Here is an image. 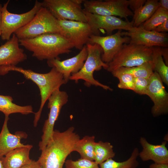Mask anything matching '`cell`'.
<instances>
[{
  "label": "cell",
  "instance_id": "6da1fadb",
  "mask_svg": "<svg viewBox=\"0 0 168 168\" xmlns=\"http://www.w3.org/2000/svg\"><path fill=\"white\" fill-rule=\"evenodd\" d=\"M74 130L71 126L63 132L54 130L37 160L42 168H63L67 157L74 152L75 145L80 139Z\"/></svg>",
  "mask_w": 168,
  "mask_h": 168
},
{
  "label": "cell",
  "instance_id": "7a4b0ae2",
  "mask_svg": "<svg viewBox=\"0 0 168 168\" xmlns=\"http://www.w3.org/2000/svg\"><path fill=\"white\" fill-rule=\"evenodd\" d=\"M10 71H15L22 74L26 79L35 83L39 89L41 96L40 105L38 111L35 113L33 121L34 126L36 127L46 102L54 91L60 89L62 85L67 82L64 80L63 75L54 68H52L47 73H41L16 66H0V75H5Z\"/></svg>",
  "mask_w": 168,
  "mask_h": 168
},
{
  "label": "cell",
  "instance_id": "3957f363",
  "mask_svg": "<svg viewBox=\"0 0 168 168\" xmlns=\"http://www.w3.org/2000/svg\"><path fill=\"white\" fill-rule=\"evenodd\" d=\"M20 45L32 53V56L40 60L47 61L68 54L73 46L59 33H48L29 39L19 40Z\"/></svg>",
  "mask_w": 168,
  "mask_h": 168
},
{
  "label": "cell",
  "instance_id": "277c9868",
  "mask_svg": "<svg viewBox=\"0 0 168 168\" xmlns=\"http://www.w3.org/2000/svg\"><path fill=\"white\" fill-rule=\"evenodd\" d=\"M86 45L88 51L87 58L81 69L77 72L72 74L69 80L74 81L75 83H77L79 80H82L84 81V85L86 87L94 86L112 91V88L100 83L93 77L95 71H99L102 68L106 70L108 67L107 63L102 60V49L96 44L88 43Z\"/></svg>",
  "mask_w": 168,
  "mask_h": 168
},
{
  "label": "cell",
  "instance_id": "5b68a950",
  "mask_svg": "<svg viewBox=\"0 0 168 168\" xmlns=\"http://www.w3.org/2000/svg\"><path fill=\"white\" fill-rule=\"evenodd\" d=\"M152 47L129 43L124 44L106 70L111 72L121 67H133L152 61Z\"/></svg>",
  "mask_w": 168,
  "mask_h": 168
},
{
  "label": "cell",
  "instance_id": "8992f818",
  "mask_svg": "<svg viewBox=\"0 0 168 168\" xmlns=\"http://www.w3.org/2000/svg\"><path fill=\"white\" fill-rule=\"evenodd\" d=\"M48 33H60L58 20L42 7L32 19L14 33L19 40L34 38Z\"/></svg>",
  "mask_w": 168,
  "mask_h": 168
},
{
  "label": "cell",
  "instance_id": "52a82bcc",
  "mask_svg": "<svg viewBox=\"0 0 168 168\" xmlns=\"http://www.w3.org/2000/svg\"><path fill=\"white\" fill-rule=\"evenodd\" d=\"M10 0L4 3L2 9L1 34L3 40H9L11 35L28 23L37 12L43 7L42 2L36 0L33 8L30 11L21 14L13 13L7 10Z\"/></svg>",
  "mask_w": 168,
  "mask_h": 168
},
{
  "label": "cell",
  "instance_id": "ba28073f",
  "mask_svg": "<svg viewBox=\"0 0 168 168\" xmlns=\"http://www.w3.org/2000/svg\"><path fill=\"white\" fill-rule=\"evenodd\" d=\"M82 0H44L43 6L47 8L58 20L87 22Z\"/></svg>",
  "mask_w": 168,
  "mask_h": 168
},
{
  "label": "cell",
  "instance_id": "9c48e42d",
  "mask_svg": "<svg viewBox=\"0 0 168 168\" xmlns=\"http://www.w3.org/2000/svg\"><path fill=\"white\" fill-rule=\"evenodd\" d=\"M68 96L66 92L60 89L54 91L48 99V107L49 111L48 119L43 128V134L39 144V150L41 151L52 138L54 125L63 105L68 101Z\"/></svg>",
  "mask_w": 168,
  "mask_h": 168
},
{
  "label": "cell",
  "instance_id": "30bf717a",
  "mask_svg": "<svg viewBox=\"0 0 168 168\" xmlns=\"http://www.w3.org/2000/svg\"><path fill=\"white\" fill-rule=\"evenodd\" d=\"M85 11L104 16H119L127 18L133 13L128 8V0H83Z\"/></svg>",
  "mask_w": 168,
  "mask_h": 168
},
{
  "label": "cell",
  "instance_id": "8fae6325",
  "mask_svg": "<svg viewBox=\"0 0 168 168\" xmlns=\"http://www.w3.org/2000/svg\"><path fill=\"white\" fill-rule=\"evenodd\" d=\"M58 22L60 34L76 49L81 50L93 35L87 22L65 20H58Z\"/></svg>",
  "mask_w": 168,
  "mask_h": 168
},
{
  "label": "cell",
  "instance_id": "7c38bea8",
  "mask_svg": "<svg viewBox=\"0 0 168 168\" xmlns=\"http://www.w3.org/2000/svg\"><path fill=\"white\" fill-rule=\"evenodd\" d=\"M85 13L87 22L94 35H100L101 30H104L108 35H110L116 30L130 31L134 28L133 21L129 22L115 16H101L85 11Z\"/></svg>",
  "mask_w": 168,
  "mask_h": 168
},
{
  "label": "cell",
  "instance_id": "4fadbf2b",
  "mask_svg": "<svg viewBox=\"0 0 168 168\" xmlns=\"http://www.w3.org/2000/svg\"><path fill=\"white\" fill-rule=\"evenodd\" d=\"M121 32V30H118L114 34L105 36L92 35L88 43L96 44L101 47L103 50L102 60L104 63H108L112 61L124 44L130 42V38L123 37Z\"/></svg>",
  "mask_w": 168,
  "mask_h": 168
},
{
  "label": "cell",
  "instance_id": "5bb4252c",
  "mask_svg": "<svg viewBox=\"0 0 168 168\" xmlns=\"http://www.w3.org/2000/svg\"><path fill=\"white\" fill-rule=\"evenodd\" d=\"M152 101L151 113L154 117L166 114L168 112V93L158 74L154 72L150 77L146 93Z\"/></svg>",
  "mask_w": 168,
  "mask_h": 168
},
{
  "label": "cell",
  "instance_id": "9a60e30c",
  "mask_svg": "<svg viewBox=\"0 0 168 168\" xmlns=\"http://www.w3.org/2000/svg\"><path fill=\"white\" fill-rule=\"evenodd\" d=\"M122 36L130 38L129 43L148 47H168V35L166 33H159L154 30L144 29L142 25L134 27L130 31L122 32Z\"/></svg>",
  "mask_w": 168,
  "mask_h": 168
},
{
  "label": "cell",
  "instance_id": "2e32d148",
  "mask_svg": "<svg viewBox=\"0 0 168 168\" xmlns=\"http://www.w3.org/2000/svg\"><path fill=\"white\" fill-rule=\"evenodd\" d=\"M88 54L86 46L84 45L76 55L68 59L61 60L59 57L47 61L48 66L55 68L63 76L68 82L71 75L77 72L82 68Z\"/></svg>",
  "mask_w": 168,
  "mask_h": 168
},
{
  "label": "cell",
  "instance_id": "e0dca14e",
  "mask_svg": "<svg viewBox=\"0 0 168 168\" xmlns=\"http://www.w3.org/2000/svg\"><path fill=\"white\" fill-rule=\"evenodd\" d=\"M20 45L19 40L14 33L9 40L0 46V66H16L26 59L27 55Z\"/></svg>",
  "mask_w": 168,
  "mask_h": 168
},
{
  "label": "cell",
  "instance_id": "ac0fdd59",
  "mask_svg": "<svg viewBox=\"0 0 168 168\" xmlns=\"http://www.w3.org/2000/svg\"><path fill=\"white\" fill-rule=\"evenodd\" d=\"M139 142L142 149L139 152L138 156L142 161L151 160L156 163L168 164V150L166 146L167 141H163L160 144L154 145L141 137Z\"/></svg>",
  "mask_w": 168,
  "mask_h": 168
},
{
  "label": "cell",
  "instance_id": "d6986e66",
  "mask_svg": "<svg viewBox=\"0 0 168 168\" xmlns=\"http://www.w3.org/2000/svg\"><path fill=\"white\" fill-rule=\"evenodd\" d=\"M9 116H5L0 133V159L11 151L18 147L24 146L21 139L26 138L27 134L23 132H17L14 134L10 132L7 127Z\"/></svg>",
  "mask_w": 168,
  "mask_h": 168
},
{
  "label": "cell",
  "instance_id": "ffe728a7",
  "mask_svg": "<svg viewBox=\"0 0 168 168\" xmlns=\"http://www.w3.org/2000/svg\"><path fill=\"white\" fill-rule=\"evenodd\" d=\"M31 145L15 148L0 159L4 168H21L30 163L32 159L29 157Z\"/></svg>",
  "mask_w": 168,
  "mask_h": 168
},
{
  "label": "cell",
  "instance_id": "44dd1931",
  "mask_svg": "<svg viewBox=\"0 0 168 168\" xmlns=\"http://www.w3.org/2000/svg\"><path fill=\"white\" fill-rule=\"evenodd\" d=\"M12 97L9 96L0 95V111L5 116L11 114L19 113L24 115L34 113L31 105L20 106L13 102Z\"/></svg>",
  "mask_w": 168,
  "mask_h": 168
},
{
  "label": "cell",
  "instance_id": "7402d4cb",
  "mask_svg": "<svg viewBox=\"0 0 168 168\" xmlns=\"http://www.w3.org/2000/svg\"><path fill=\"white\" fill-rule=\"evenodd\" d=\"M159 1L146 0L144 4L138 11L133 13V26L137 27L148 19L159 7Z\"/></svg>",
  "mask_w": 168,
  "mask_h": 168
},
{
  "label": "cell",
  "instance_id": "603a6c76",
  "mask_svg": "<svg viewBox=\"0 0 168 168\" xmlns=\"http://www.w3.org/2000/svg\"><path fill=\"white\" fill-rule=\"evenodd\" d=\"M95 137L86 135L79 139L76 143L74 152H77L81 158L94 161V147Z\"/></svg>",
  "mask_w": 168,
  "mask_h": 168
},
{
  "label": "cell",
  "instance_id": "cb8c5ba5",
  "mask_svg": "<svg viewBox=\"0 0 168 168\" xmlns=\"http://www.w3.org/2000/svg\"><path fill=\"white\" fill-rule=\"evenodd\" d=\"M152 62L153 70L160 76L163 82L168 86V66L165 64L162 56L161 47H152Z\"/></svg>",
  "mask_w": 168,
  "mask_h": 168
},
{
  "label": "cell",
  "instance_id": "d4e9b609",
  "mask_svg": "<svg viewBox=\"0 0 168 168\" xmlns=\"http://www.w3.org/2000/svg\"><path fill=\"white\" fill-rule=\"evenodd\" d=\"M139 153L138 148L135 147L127 160L118 162L110 159L100 164L99 166L100 168H137L139 164L137 160Z\"/></svg>",
  "mask_w": 168,
  "mask_h": 168
},
{
  "label": "cell",
  "instance_id": "484cf974",
  "mask_svg": "<svg viewBox=\"0 0 168 168\" xmlns=\"http://www.w3.org/2000/svg\"><path fill=\"white\" fill-rule=\"evenodd\" d=\"M113 146L109 142L100 141L96 142L94 147V161L99 165L106 161L113 158L115 153Z\"/></svg>",
  "mask_w": 168,
  "mask_h": 168
},
{
  "label": "cell",
  "instance_id": "4316f807",
  "mask_svg": "<svg viewBox=\"0 0 168 168\" xmlns=\"http://www.w3.org/2000/svg\"><path fill=\"white\" fill-rule=\"evenodd\" d=\"M116 70L122 72L130 74L134 77L150 78L154 72L153 65L152 61L146 62L138 66L133 67H121Z\"/></svg>",
  "mask_w": 168,
  "mask_h": 168
},
{
  "label": "cell",
  "instance_id": "83f0119b",
  "mask_svg": "<svg viewBox=\"0 0 168 168\" xmlns=\"http://www.w3.org/2000/svg\"><path fill=\"white\" fill-rule=\"evenodd\" d=\"M168 19V11L159 7L152 16L141 25L144 29L152 30Z\"/></svg>",
  "mask_w": 168,
  "mask_h": 168
},
{
  "label": "cell",
  "instance_id": "f1b7e54d",
  "mask_svg": "<svg viewBox=\"0 0 168 168\" xmlns=\"http://www.w3.org/2000/svg\"><path fill=\"white\" fill-rule=\"evenodd\" d=\"M112 75L119 79L118 88L133 91L134 87V77L131 74L115 70L111 72Z\"/></svg>",
  "mask_w": 168,
  "mask_h": 168
},
{
  "label": "cell",
  "instance_id": "f546056e",
  "mask_svg": "<svg viewBox=\"0 0 168 168\" xmlns=\"http://www.w3.org/2000/svg\"><path fill=\"white\" fill-rule=\"evenodd\" d=\"M64 164L66 168H100L95 161L81 158L76 161L67 160Z\"/></svg>",
  "mask_w": 168,
  "mask_h": 168
},
{
  "label": "cell",
  "instance_id": "4dcf8cb0",
  "mask_svg": "<svg viewBox=\"0 0 168 168\" xmlns=\"http://www.w3.org/2000/svg\"><path fill=\"white\" fill-rule=\"evenodd\" d=\"M150 82V78L134 77L133 91L138 94L146 95Z\"/></svg>",
  "mask_w": 168,
  "mask_h": 168
},
{
  "label": "cell",
  "instance_id": "1f68e13d",
  "mask_svg": "<svg viewBox=\"0 0 168 168\" xmlns=\"http://www.w3.org/2000/svg\"><path fill=\"white\" fill-rule=\"evenodd\" d=\"M146 1V0H129L128 7L133 11V13L140 9Z\"/></svg>",
  "mask_w": 168,
  "mask_h": 168
},
{
  "label": "cell",
  "instance_id": "d6a6232c",
  "mask_svg": "<svg viewBox=\"0 0 168 168\" xmlns=\"http://www.w3.org/2000/svg\"><path fill=\"white\" fill-rule=\"evenodd\" d=\"M153 30L159 33H166L168 31V19L159 25Z\"/></svg>",
  "mask_w": 168,
  "mask_h": 168
},
{
  "label": "cell",
  "instance_id": "836d02e7",
  "mask_svg": "<svg viewBox=\"0 0 168 168\" xmlns=\"http://www.w3.org/2000/svg\"><path fill=\"white\" fill-rule=\"evenodd\" d=\"M21 168H42L39 162L37 161L32 160L31 162Z\"/></svg>",
  "mask_w": 168,
  "mask_h": 168
},
{
  "label": "cell",
  "instance_id": "e575fe53",
  "mask_svg": "<svg viewBox=\"0 0 168 168\" xmlns=\"http://www.w3.org/2000/svg\"><path fill=\"white\" fill-rule=\"evenodd\" d=\"M161 54L166 64L168 66V49L166 47H161Z\"/></svg>",
  "mask_w": 168,
  "mask_h": 168
},
{
  "label": "cell",
  "instance_id": "d590c367",
  "mask_svg": "<svg viewBox=\"0 0 168 168\" xmlns=\"http://www.w3.org/2000/svg\"><path fill=\"white\" fill-rule=\"evenodd\" d=\"M149 168H168V164L152 163L150 164Z\"/></svg>",
  "mask_w": 168,
  "mask_h": 168
},
{
  "label": "cell",
  "instance_id": "8d00e7d4",
  "mask_svg": "<svg viewBox=\"0 0 168 168\" xmlns=\"http://www.w3.org/2000/svg\"><path fill=\"white\" fill-rule=\"evenodd\" d=\"M159 7L168 11V0H160L158 1Z\"/></svg>",
  "mask_w": 168,
  "mask_h": 168
},
{
  "label": "cell",
  "instance_id": "74e56055",
  "mask_svg": "<svg viewBox=\"0 0 168 168\" xmlns=\"http://www.w3.org/2000/svg\"><path fill=\"white\" fill-rule=\"evenodd\" d=\"M2 6L0 3V36L1 34V16H2Z\"/></svg>",
  "mask_w": 168,
  "mask_h": 168
},
{
  "label": "cell",
  "instance_id": "f35d334b",
  "mask_svg": "<svg viewBox=\"0 0 168 168\" xmlns=\"http://www.w3.org/2000/svg\"><path fill=\"white\" fill-rule=\"evenodd\" d=\"M0 168H4L2 161L0 159Z\"/></svg>",
  "mask_w": 168,
  "mask_h": 168
}]
</instances>
